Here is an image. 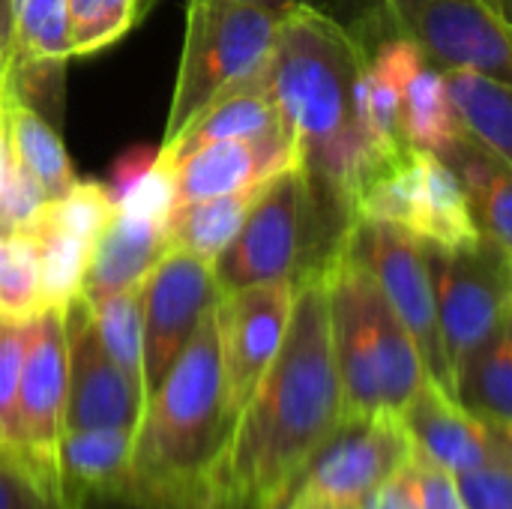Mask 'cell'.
<instances>
[{"label": "cell", "mask_w": 512, "mask_h": 509, "mask_svg": "<svg viewBox=\"0 0 512 509\" xmlns=\"http://www.w3.org/2000/svg\"><path fill=\"white\" fill-rule=\"evenodd\" d=\"M366 48L327 12L294 3L282 12L267 57L270 90L315 198L345 225L366 180L402 147L378 141L360 120L357 81Z\"/></svg>", "instance_id": "6da1fadb"}, {"label": "cell", "mask_w": 512, "mask_h": 509, "mask_svg": "<svg viewBox=\"0 0 512 509\" xmlns=\"http://www.w3.org/2000/svg\"><path fill=\"white\" fill-rule=\"evenodd\" d=\"M345 417L321 270L300 279L282 345L231 426L216 486L282 507L309 456Z\"/></svg>", "instance_id": "7a4b0ae2"}, {"label": "cell", "mask_w": 512, "mask_h": 509, "mask_svg": "<svg viewBox=\"0 0 512 509\" xmlns=\"http://www.w3.org/2000/svg\"><path fill=\"white\" fill-rule=\"evenodd\" d=\"M231 435L216 333V303L144 399L129 489L183 509H204Z\"/></svg>", "instance_id": "3957f363"}, {"label": "cell", "mask_w": 512, "mask_h": 509, "mask_svg": "<svg viewBox=\"0 0 512 509\" xmlns=\"http://www.w3.org/2000/svg\"><path fill=\"white\" fill-rule=\"evenodd\" d=\"M348 225L315 198L297 165L276 174L261 186L240 231L213 261L219 294L279 279L300 282L318 273Z\"/></svg>", "instance_id": "277c9868"}, {"label": "cell", "mask_w": 512, "mask_h": 509, "mask_svg": "<svg viewBox=\"0 0 512 509\" xmlns=\"http://www.w3.org/2000/svg\"><path fill=\"white\" fill-rule=\"evenodd\" d=\"M282 9L255 0H189L165 138H174L225 87L261 69L273 51Z\"/></svg>", "instance_id": "5b68a950"}, {"label": "cell", "mask_w": 512, "mask_h": 509, "mask_svg": "<svg viewBox=\"0 0 512 509\" xmlns=\"http://www.w3.org/2000/svg\"><path fill=\"white\" fill-rule=\"evenodd\" d=\"M423 246L432 279L438 333L450 378L510 321V255L489 243L474 249Z\"/></svg>", "instance_id": "8992f818"}, {"label": "cell", "mask_w": 512, "mask_h": 509, "mask_svg": "<svg viewBox=\"0 0 512 509\" xmlns=\"http://www.w3.org/2000/svg\"><path fill=\"white\" fill-rule=\"evenodd\" d=\"M339 249L372 276L390 309L399 315L420 351L426 378L453 396V378L441 348L435 294L420 240L399 225L351 219L339 240Z\"/></svg>", "instance_id": "52a82bcc"}, {"label": "cell", "mask_w": 512, "mask_h": 509, "mask_svg": "<svg viewBox=\"0 0 512 509\" xmlns=\"http://www.w3.org/2000/svg\"><path fill=\"white\" fill-rule=\"evenodd\" d=\"M414 444L396 414L342 417L327 441L309 456L288 495L363 507V501L408 465Z\"/></svg>", "instance_id": "ba28073f"}, {"label": "cell", "mask_w": 512, "mask_h": 509, "mask_svg": "<svg viewBox=\"0 0 512 509\" xmlns=\"http://www.w3.org/2000/svg\"><path fill=\"white\" fill-rule=\"evenodd\" d=\"M390 36H408L438 69H474L510 84V9L492 0H414Z\"/></svg>", "instance_id": "9c48e42d"}, {"label": "cell", "mask_w": 512, "mask_h": 509, "mask_svg": "<svg viewBox=\"0 0 512 509\" xmlns=\"http://www.w3.org/2000/svg\"><path fill=\"white\" fill-rule=\"evenodd\" d=\"M297 282H261L216 297V333L225 384V411L234 426L261 375L273 363L294 306Z\"/></svg>", "instance_id": "30bf717a"}, {"label": "cell", "mask_w": 512, "mask_h": 509, "mask_svg": "<svg viewBox=\"0 0 512 509\" xmlns=\"http://www.w3.org/2000/svg\"><path fill=\"white\" fill-rule=\"evenodd\" d=\"M66 336V408L63 432L81 429H138L144 411V387L129 381L105 354L90 306L75 297L63 309Z\"/></svg>", "instance_id": "8fae6325"}, {"label": "cell", "mask_w": 512, "mask_h": 509, "mask_svg": "<svg viewBox=\"0 0 512 509\" xmlns=\"http://www.w3.org/2000/svg\"><path fill=\"white\" fill-rule=\"evenodd\" d=\"M219 288L213 264L186 252L168 249L144 279V399L165 378L204 312L216 303Z\"/></svg>", "instance_id": "7c38bea8"}, {"label": "cell", "mask_w": 512, "mask_h": 509, "mask_svg": "<svg viewBox=\"0 0 512 509\" xmlns=\"http://www.w3.org/2000/svg\"><path fill=\"white\" fill-rule=\"evenodd\" d=\"M66 408L63 312L42 309L24 327V357L15 399V447L57 474V444Z\"/></svg>", "instance_id": "4fadbf2b"}, {"label": "cell", "mask_w": 512, "mask_h": 509, "mask_svg": "<svg viewBox=\"0 0 512 509\" xmlns=\"http://www.w3.org/2000/svg\"><path fill=\"white\" fill-rule=\"evenodd\" d=\"M294 165H297V147L285 126L255 138L201 147L171 165L174 210L204 198L258 189Z\"/></svg>", "instance_id": "5bb4252c"}, {"label": "cell", "mask_w": 512, "mask_h": 509, "mask_svg": "<svg viewBox=\"0 0 512 509\" xmlns=\"http://www.w3.org/2000/svg\"><path fill=\"white\" fill-rule=\"evenodd\" d=\"M414 450L444 465L453 474H465L489 459V453L510 438V429H495L468 414L435 381H423L411 402L399 411Z\"/></svg>", "instance_id": "9a60e30c"}, {"label": "cell", "mask_w": 512, "mask_h": 509, "mask_svg": "<svg viewBox=\"0 0 512 509\" xmlns=\"http://www.w3.org/2000/svg\"><path fill=\"white\" fill-rule=\"evenodd\" d=\"M282 114L270 90V72L267 63L255 69L252 75L240 78L237 84L225 87L204 111H198L174 138L162 141L159 159L174 165L183 156L222 144V141H240V138H255L273 129H282Z\"/></svg>", "instance_id": "2e32d148"}, {"label": "cell", "mask_w": 512, "mask_h": 509, "mask_svg": "<svg viewBox=\"0 0 512 509\" xmlns=\"http://www.w3.org/2000/svg\"><path fill=\"white\" fill-rule=\"evenodd\" d=\"M168 249L171 243L165 222L138 219L114 210V219L105 225L90 252L81 297L87 303H96L108 294L141 285Z\"/></svg>", "instance_id": "e0dca14e"}, {"label": "cell", "mask_w": 512, "mask_h": 509, "mask_svg": "<svg viewBox=\"0 0 512 509\" xmlns=\"http://www.w3.org/2000/svg\"><path fill=\"white\" fill-rule=\"evenodd\" d=\"M417 168H420V189H417L414 225L408 234H414L420 243L441 246V249L480 246L483 237L456 171L429 150H417Z\"/></svg>", "instance_id": "ac0fdd59"}, {"label": "cell", "mask_w": 512, "mask_h": 509, "mask_svg": "<svg viewBox=\"0 0 512 509\" xmlns=\"http://www.w3.org/2000/svg\"><path fill=\"white\" fill-rule=\"evenodd\" d=\"M132 447V429L63 432L57 444V486L63 507H69L81 492L129 486Z\"/></svg>", "instance_id": "d6986e66"}, {"label": "cell", "mask_w": 512, "mask_h": 509, "mask_svg": "<svg viewBox=\"0 0 512 509\" xmlns=\"http://www.w3.org/2000/svg\"><path fill=\"white\" fill-rule=\"evenodd\" d=\"M456 171L462 192L471 204L474 222L483 243L512 258V165L495 153L477 147L462 135V141L444 156Z\"/></svg>", "instance_id": "ffe728a7"}, {"label": "cell", "mask_w": 512, "mask_h": 509, "mask_svg": "<svg viewBox=\"0 0 512 509\" xmlns=\"http://www.w3.org/2000/svg\"><path fill=\"white\" fill-rule=\"evenodd\" d=\"M366 312H369L372 354H375V372L381 387V411L399 417V411L411 402V396L426 381V369L411 333L390 309L372 276L366 288Z\"/></svg>", "instance_id": "44dd1931"}, {"label": "cell", "mask_w": 512, "mask_h": 509, "mask_svg": "<svg viewBox=\"0 0 512 509\" xmlns=\"http://www.w3.org/2000/svg\"><path fill=\"white\" fill-rule=\"evenodd\" d=\"M441 72L462 135L512 165L510 84L474 69H441Z\"/></svg>", "instance_id": "7402d4cb"}, {"label": "cell", "mask_w": 512, "mask_h": 509, "mask_svg": "<svg viewBox=\"0 0 512 509\" xmlns=\"http://www.w3.org/2000/svg\"><path fill=\"white\" fill-rule=\"evenodd\" d=\"M0 111H3L6 144L12 156L36 177L48 201L60 198L75 183L66 147L60 135L51 129V123L12 93V87L6 84V72H3V87H0Z\"/></svg>", "instance_id": "603a6c76"}, {"label": "cell", "mask_w": 512, "mask_h": 509, "mask_svg": "<svg viewBox=\"0 0 512 509\" xmlns=\"http://www.w3.org/2000/svg\"><path fill=\"white\" fill-rule=\"evenodd\" d=\"M456 402L480 423L510 429L512 423V330L510 321L477 348L453 378Z\"/></svg>", "instance_id": "cb8c5ba5"}, {"label": "cell", "mask_w": 512, "mask_h": 509, "mask_svg": "<svg viewBox=\"0 0 512 509\" xmlns=\"http://www.w3.org/2000/svg\"><path fill=\"white\" fill-rule=\"evenodd\" d=\"M399 132L408 147L429 150L441 159L462 141L459 120H456V111L447 96L444 72L438 66L426 63L402 87Z\"/></svg>", "instance_id": "d4e9b609"}, {"label": "cell", "mask_w": 512, "mask_h": 509, "mask_svg": "<svg viewBox=\"0 0 512 509\" xmlns=\"http://www.w3.org/2000/svg\"><path fill=\"white\" fill-rule=\"evenodd\" d=\"M258 189H243L234 195H219V198H204L186 207L171 210L168 219V243L174 249H186L204 261H216V255L234 240L240 231L249 207L255 204Z\"/></svg>", "instance_id": "484cf974"}, {"label": "cell", "mask_w": 512, "mask_h": 509, "mask_svg": "<svg viewBox=\"0 0 512 509\" xmlns=\"http://www.w3.org/2000/svg\"><path fill=\"white\" fill-rule=\"evenodd\" d=\"M21 231L36 246L42 309H60L63 312L75 297H81V282H84V270H87L90 252H93V243L54 228L42 210Z\"/></svg>", "instance_id": "4316f807"}, {"label": "cell", "mask_w": 512, "mask_h": 509, "mask_svg": "<svg viewBox=\"0 0 512 509\" xmlns=\"http://www.w3.org/2000/svg\"><path fill=\"white\" fill-rule=\"evenodd\" d=\"M144 282L126 291L108 294L90 306L93 330L114 360V366L135 384L144 387V315H141Z\"/></svg>", "instance_id": "83f0119b"}, {"label": "cell", "mask_w": 512, "mask_h": 509, "mask_svg": "<svg viewBox=\"0 0 512 509\" xmlns=\"http://www.w3.org/2000/svg\"><path fill=\"white\" fill-rule=\"evenodd\" d=\"M66 0H15L9 66H66Z\"/></svg>", "instance_id": "f1b7e54d"}, {"label": "cell", "mask_w": 512, "mask_h": 509, "mask_svg": "<svg viewBox=\"0 0 512 509\" xmlns=\"http://www.w3.org/2000/svg\"><path fill=\"white\" fill-rule=\"evenodd\" d=\"M42 312L39 258L24 231L0 234V324H27Z\"/></svg>", "instance_id": "f546056e"}, {"label": "cell", "mask_w": 512, "mask_h": 509, "mask_svg": "<svg viewBox=\"0 0 512 509\" xmlns=\"http://www.w3.org/2000/svg\"><path fill=\"white\" fill-rule=\"evenodd\" d=\"M144 6V0H66L69 57H90L120 42Z\"/></svg>", "instance_id": "4dcf8cb0"}, {"label": "cell", "mask_w": 512, "mask_h": 509, "mask_svg": "<svg viewBox=\"0 0 512 509\" xmlns=\"http://www.w3.org/2000/svg\"><path fill=\"white\" fill-rule=\"evenodd\" d=\"M0 509H63L57 474L15 444H0Z\"/></svg>", "instance_id": "1f68e13d"}, {"label": "cell", "mask_w": 512, "mask_h": 509, "mask_svg": "<svg viewBox=\"0 0 512 509\" xmlns=\"http://www.w3.org/2000/svg\"><path fill=\"white\" fill-rule=\"evenodd\" d=\"M114 210L117 207L111 204L105 186L93 183V180H84V183L75 180L60 198H54V201H48L42 207L45 219L54 228H60L66 234H75V237H81V240H87L93 246H96L99 234L105 231V225L114 219Z\"/></svg>", "instance_id": "d6a6232c"}, {"label": "cell", "mask_w": 512, "mask_h": 509, "mask_svg": "<svg viewBox=\"0 0 512 509\" xmlns=\"http://www.w3.org/2000/svg\"><path fill=\"white\" fill-rule=\"evenodd\" d=\"M468 509H512V447L504 438L483 465L453 474Z\"/></svg>", "instance_id": "836d02e7"}, {"label": "cell", "mask_w": 512, "mask_h": 509, "mask_svg": "<svg viewBox=\"0 0 512 509\" xmlns=\"http://www.w3.org/2000/svg\"><path fill=\"white\" fill-rule=\"evenodd\" d=\"M411 3L414 0H327V6H321V12L336 18L369 51L372 45H378L381 39L390 36L393 18ZM492 3L510 9V0H492Z\"/></svg>", "instance_id": "e575fe53"}, {"label": "cell", "mask_w": 512, "mask_h": 509, "mask_svg": "<svg viewBox=\"0 0 512 509\" xmlns=\"http://www.w3.org/2000/svg\"><path fill=\"white\" fill-rule=\"evenodd\" d=\"M45 204H48V195L42 192L36 177L9 150L6 183H3V195H0V234L27 228Z\"/></svg>", "instance_id": "d590c367"}, {"label": "cell", "mask_w": 512, "mask_h": 509, "mask_svg": "<svg viewBox=\"0 0 512 509\" xmlns=\"http://www.w3.org/2000/svg\"><path fill=\"white\" fill-rule=\"evenodd\" d=\"M171 210H174V174H171V165L156 156L153 168L123 195V201L117 204V213L168 225Z\"/></svg>", "instance_id": "8d00e7d4"}, {"label": "cell", "mask_w": 512, "mask_h": 509, "mask_svg": "<svg viewBox=\"0 0 512 509\" xmlns=\"http://www.w3.org/2000/svg\"><path fill=\"white\" fill-rule=\"evenodd\" d=\"M24 327L0 324V444H15V399L24 357Z\"/></svg>", "instance_id": "74e56055"}, {"label": "cell", "mask_w": 512, "mask_h": 509, "mask_svg": "<svg viewBox=\"0 0 512 509\" xmlns=\"http://www.w3.org/2000/svg\"><path fill=\"white\" fill-rule=\"evenodd\" d=\"M411 468H414V480H417L420 509H468L459 495L453 471L432 462L420 450L411 453Z\"/></svg>", "instance_id": "f35d334b"}, {"label": "cell", "mask_w": 512, "mask_h": 509, "mask_svg": "<svg viewBox=\"0 0 512 509\" xmlns=\"http://www.w3.org/2000/svg\"><path fill=\"white\" fill-rule=\"evenodd\" d=\"M156 156H159L156 147H150V144H135V147L123 150V153L114 159V165H111V171H108V183H102L114 207H117V204L123 201V195H126L150 168H153Z\"/></svg>", "instance_id": "ab89813d"}, {"label": "cell", "mask_w": 512, "mask_h": 509, "mask_svg": "<svg viewBox=\"0 0 512 509\" xmlns=\"http://www.w3.org/2000/svg\"><path fill=\"white\" fill-rule=\"evenodd\" d=\"M360 509H420V495H417V480L411 459L402 465L387 483H381Z\"/></svg>", "instance_id": "60d3db41"}, {"label": "cell", "mask_w": 512, "mask_h": 509, "mask_svg": "<svg viewBox=\"0 0 512 509\" xmlns=\"http://www.w3.org/2000/svg\"><path fill=\"white\" fill-rule=\"evenodd\" d=\"M69 509H183L174 504H162L153 498L138 495L135 489L123 486V489H93V492H81Z\"/></svg>", "instance_id": "b9f144b4"}, {"label": "cell", "mask_w": 512, "mask_h": 509, "mask_svg": "<svg viewBox=\"0 0 512 509\" xmlns=\"http://www.w3.org/2000/svg\"><path fill=\"white\" fill-rule=\"evenodd\" d=\"M204 509H279V507L264 504V501H258L255 495H249V492H240V489H231V486H216Z\"/></svg>", "instance_id": "7bdbcfd3"}, {"label": "cell", "mask_w": 512, "mask_h": 509, "mask_svg": "<svg viewBox=\"0 0 512 509\" xmlns=\"http://www.w3.org/2000/svg\"><path fill=\"white\" fill-rule=\"evenodd\" d=\"M12 27H15V3L0 0V72L9 69L12 57Z\"/></svg>", "instance_id": "ee69618b"}, {"label": "cell", "mask_w": 512, "mask_h": 509, "mask_svg": "<svg viewBox=\"0 0 512 509\" xmlns=\"http://www.w3.org/2000/svg\"><path fill=\"white\" fill-rule=\"evenodd\" d=\"M279 509H360V507H345V504H333V501H321V498H312V495H288L285 504Z\"/></svg>", "instance_id": "f6af8a7d"}, {"label": "cell", "mask_w": 512, "mask_h": 509, "mask_svg": "<svg viewBox=\"0 0 512 509\" xmlns=\"http://www.w3.org/2000/svg\"><path fill=\"white\" fill-rule=\"evenodd\" d=\"M255 3H267V6H273V9H291L294 3H306V0H255Z\"/></svg>", "instance_id": "bcb514c9"}, {"label": "cell", "mask_w": 512, "mask_h": 509, "mask_svg": "<svg viewBox=\"0 0 512 509\" xmlns=\"http://www.w3.org/2000/svg\"><path fill=\"white\" fill-rule=\"evenodd\" d=\"M63 509H69V507H63Z\"/></svg>", "instance_id": "7dc6e473"}, {"label": "cell", "mask_w": 512, "mask_h": 509, "mask_svg": "<svg viewBox=\"0 0 512 509\" xmlns=\"http://www.w3.org/2000/svg\"><path fill=\"white\" fill-rule=\"evenodd\" d=\"M12 3H15V0H12Z\"/></svg>", "instance_id": "c3c4849f"}]
</instances>
